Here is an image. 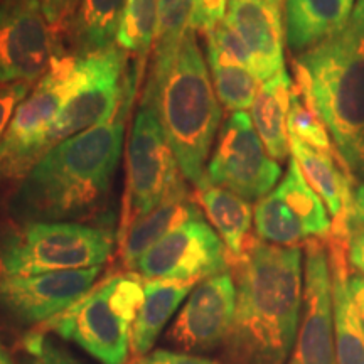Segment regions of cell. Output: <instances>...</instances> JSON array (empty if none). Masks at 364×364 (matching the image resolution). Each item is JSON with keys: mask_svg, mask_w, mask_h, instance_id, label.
<instances>
[{"mask_svg": "<svg viewBox=\"0 0 364 364\" xmlns=\"http://www.w3.org/2000/svg\"><path fill=\"white\" fill-rule=\"evenodd\" d=\"M193 14L194 0H159L154 54L144 90L156 88L171 70L182 39L191 29Z\"/></svg>", "mask_w": 364, "mask_h": 364, "instance_id": "cell-25", "label": "cell"}, {"mask_svg": "<svg viewBox=\"0 0 364 364\" xmlns=\"http://www.w3.org/2000/svg\"><path fill=\"white\" fill-rule=\"evenodd\" d=\"M258 240L279 247H299L309 240L326 241L332 233V220L300 171L295 159H289L284 179L253 209Z\"/></svg>", "mask_w": 364, "mask_h": 364, "instance_id": "cell-11", "label": "cell"}, {"mask_svg": "<svg viewBox=\"0 0 364 364\" xmlns=\"http://www.w3.org/2000/svg\"><path fill=\"white\" fill-rule=\"evenodd\" d=\"M353 216L354 223L364 225V181L359 182L353 191Z\"/></svg>", "mask_w": 364, "mask_h": 364, "instance_id": "cell-38", "label": "cell"}, {"mask_svg": "<svg viewBox=\"0 0 364 364\" xmlns=\"http://www.w3.org/2000/svg\"><path fill=\"white\" fill-rule=\"evenodd\" d=\"M230 268L228 250L201 211L182 221L136 262L145 280L199 282Z\"/></svg>", "mask_w": 364, "mask_h": 364, "instance_id": "cell-12", "label": "cell"}, {"mask_svg": "<svg viewBox=\"0 0 364 364\" xmlns=\"http://www.w3.org/2000/svg\"><path fill=\"white\" fill-rule=\"evenodd\" d=\"M129 100L118 115L54 145L12 196V211L26 223L81 221L102 209L122 157Z\"/></svg>", "mask_w": 364, "mask_h": 364, "instance_id": "cell-2", "label": "cell"}, {"mask_svg": "<svg viewBox=\"0 0 364 364\" xmlns=\"http://www.w3.org/2000/svg\"><path fill=\"white\" fill-rule=\"evenodd\" d=\"M198 198L216 233L225 243L231 265L243 255L248 241L252 240V204L231 191L211 184L199 189Z\"/></svg>", "mask_w": 364, "mask_h": 364, "instance_id": "cell-24", "label": "cell"}, {"mask_svg": "<svg viewBox=\"0 0 364 364\" xmlns=\"http://www.w3.org/2000/svg\"><path fill=\"white\" fill-rule=\"evenodd\" d=\"M0 364H14V359L11 358V354L7 353V349L0 344Z\"/></svg>", "mask_w": 364, "mask_h": 364, "instance_id": "cell-39", "label": "cell"}, {"mask_svg": "<svg viewBox=\"0 0 364 364\" xmlns=\"http://www.w3.org/2000/svg\"><path fill=\"white\" fill-rule=\"evenodd\" d=\"M140 105L157 113L184 179L203 188L223 110L196 31H188L171 70L156 88L144 90Z\"/></svg>", "mask_w": 364, "mask_h": 364, "instance_id": "cell-4", "label": "cell"}, {"mask_svg": "<svg viewBox=\"0 0 364 364\" xmlns=\"http://www.w3.org/2000/svg\"><path fill=\"white\" fill-rule=\"evenodd\" d=\"M129 53L118 46L76 54L71 86L51 130V149L71 136L112 120L129 100Z\"/></svg>", "mask_w": 364, "mask_h": 364, "instance_id": "cell-8", "label": "cell"}, {"mask_svg": "<svg viewBox=\"0 0 364 364\" xmlns=\"http://www.w3.org/2000/svg\"><path fill=\"white\" fill-rule=\"evenodd\" d=\"M206 44L215 48L218 53L223 54V56L233 59L238 65L248 68V70L255 75V63L252 54H250L247 46H245L240 36L231 29L226 21L220 22V24L213 27L211 31H208Z\"/></svg>", "mask_w": 364, "mask_h": 364, "instance_id": "cell-30", "label": "cell"}, {"mask_svg": "<svg viewBox=\"0 0 364 364\" xmlns=\"http://www.w3.org/2000/svg\"><path fill=\"white\" fill-rule=\"evenodd\" d=\"M268 2L273 4V6H275V7H279L280 11H282V6H284V2H285V0H268Z\"/></svg>", "mask_w": 364, "mask_h": 364, "instance_id": "cell-40", "label": "cell"}, {"mask_svg": "<svg viewBox=\"0 0 364 364\" xmlns=\"http://www.w3.org/2000/svg\"><path fill=\"white\" fill-rule=\"evenodd\" d=\"M354 0H285V38L295 56L331 39L348 26Z\"/></svg>", "mask_w": 364, "mask_h": 364, "instance_id": "cell-20", "label": "cell"}, {"mask_svg": "<svg viewBox=\"0 0 364 364\" xmlns=\"http://www.w3.org/2000/svg\"><path fill=\"white\" fill-rule=\"evenodd\" d=\"M144 277L132 270L107 277L46 327L100 363L125 364L132 326L144 302Z\"/></svg>", "mask_w": 364, "mask_h": 364, "instance_id": "cell-5", "label": "cell"}, {"mask_svg": "<svg viewBox=\"0 0 364 364\" xmlns=\"http://www.w3.org/2000/svg\"><path fill=\"white\" fill-rule=\"evenodd\" d=\"M287 132H289V135L297 136L299 140L311 145V147L336 157L339 162L338 150L334 147V142H332L326 125L318 120V117L314 113L312 108L304 102L302 95H300V91L295 85L292 88V95H290Z\"/></svg>", "mask_w": 364, "mask_h": 364, "instance_id": "cell-29", "label": "cell"}, {"mask_svg": "<svg viewBox=\"0 0 364 364\" xmlns=\"http://www.w3.org/2000/svg\"><path fill=\"white\" fill-rule=\"evenodd\" d=\"M102 267L39 275H0V309L19 324H48L97 284Z\"/></svg>", "mask_w": 364, "mask_h": 364, "instance_id": "cell-14", "label": "cell"}, {"mask_svg": "<svg viewBox=\"0 0 364 364\" xmlns=\"http://www.w3.org/2000/svg\"><path fill=\"white\" fill-rule=\"evenodd\" d=\"M324 243L332 282L336 359L338 364H364V334L358 324L348 289L351 275L348 260L349 243L334 238H327Z\"/></svg>", "mask_w": 364, "mask_h": 364, "instance_id": "cell-21", "label": "cell"}, {"mask_svg": "<svg viewBox=\"0 0 364 364\" xmlns=\"http://www.w3.org/2000/svg\"><path fill=\"white\" fill-rule=\"evenodd\" d=\"M159 0H129L120 29L117 36V46L125 53H132L142 63L154 46L157 29Z\"/></svg>", "mask_w": 364, "mask_h": 364, "instance_id": "cell-28", "label": "cell"}, {"mask_svg": "<svg viewBox=\"0 0 364 364\" xmlns=\"http://www.w3.org/2000/svg\"><path fill=\"white\" fill-rule=\"evenodd\" d=\"M304 250L302 314L289 364H338L332 282L326 243L322 240H309Z\"/></svg>", "mask_w": 364, "mask_h": 364, "instance_id": "cell-15", "label": "cell"}, {"mask_svg": "<svg viewBox=\"0 0 364 364\" xmlns=\"http://www.w3.org/2000/svg\"><path fill=\"white\" fill-rule=\"evenodd\" d=\"M44 17L58 34L70 31L81 0H38Z\"/></svg>", "mask_w": 364, "mask_h": 364, "instance_id": "cell-33", "label": "cell"}, {"mask_svg": "<svg viewBox=\"0 0 364 364\" xmlns=\"http://www.w3.org/2000/svg\"><path fill=\"white\" fill-rule=\"evenodd\" d=\"M349 297H351L354 312H356L358 324L364 334V277L351 273L348 280Z\"/></svg>", "mask_w": 364, "mask_h": 364, "instance_id": "cell-36", "label": "cell"}, {"mask_svg": "<svg viewBox=\"0 0 364 364\" xmlns=\"http://www.w3.org/2000/svg\"><path fill=\"white\" fill-rule=\"evenodd\" d=\"M248 48L258 81L273 78L284 68L282 11L268 0H230L226 19Z\"/></svg>", "mask_w": 364, "mask_h": 364, "instance_id": "cell-17", "label": "cell"}, {"mask_svg": "<svg viewBox=\"0 0 364 364\" xmlns=\"http://www.w3.org/2000/svg\"><path fill=\"white\" fill-rule=\"evenodd\" d=\"M58 48L38 0H0V85L38 83L61 56Z\"/></svg>", "mask_w": 364, "mask_h": 364, "instance_id": "cell-13", "label": "cell"}, {"mask_svg": "<svg viewBox=\"0 0 364 364\" xmlns=\"http://www.w3.org/2000/svg\"><path fill=\"white\" fill-rule=\"evenodd\" d=\"M348 260L354 270H358L361 273V277H364V230H361V228L353 230L348 250Z\"/></svg>", "mask_w": 364, "mask_h": 364, "instance_id": "cell-37", "label": "cell"}, {"mask_svg": "<svg viewBox=\"0 0 364 364\" xmlns=\"http://www.w3.org/2000/svg\"><path fill=\"white\" fill-rule=\"evenodd\" d=\"M230 0H194V14L191 29L206 34L213 27L226 19Z\"/></svg>", "mask_w": 364, "mask_h": 364, "instance_id": "cell-32", "label": "cell"}, {"mask_svg": "<svg viewBox=\"0 0 364 364\" xmlns=\"http://www.w3.org/2000/svg\"><path fill=\"white\" fill-rule=\"evenodd\" d=\"M196 211L199 209L191 199L184 176L179 174L171 182L161 203L147 215L139 218L124 235L117 238L120 258L127 270H135L136 262L154 245L159 243L167 233H171L182 221L193 216Z\"/></svg>", "mask_w": 364, "mask_h": 364, "instance_id": "cell-19", "label": "cell"}, {"mask_svg": "<svg viewBox=\"0 0 364 364\" xmlns=\"http://www.w3.org/2000/svg\"><path fill=\"white\" fill-rule=\"evenodd\" d=\"M73 68L75 56H58L16 108L0 140V181H22L51 150V130L70 91Z\"/></svg>", "mask_w": 364, "mask_h": 364, "instance_id": "cell-7", "label": "cell"}, {"mask_svg": "<svg viewBox=\"0 0 364 364\" xmlns=\"http://www.w3.org/2000/svg\"><path fill=\"white\" fill-rule=\"evenodd\" d=\"M280 176V164L268 156L248 113H231L218 134L203 188L220 186L247 201H260L272 193Z\"/></svg>", "mask_w": 364, "mask_h": 364, "instance_id": "cell-10", "label": "cell"}, {"mask_svg": "<svg viewBox=\"0 0 364 364\" xmlns=\"http://www.w3.org/2000/svg\"><path fill=\"white\" fill-rule=\"evenodd\" d=\"M31 83H6L0 85V140L6 134L11 118L19 103L29 95Z\"/></svg>", "mask_w": 364, "mask_h": 364, "instance_id": "cell-34", "label": "cell"}, {"mask_svg": "<svg viewBox=\"0 0 364 364\" xmlns=\"http://www.w3.org/2000/svg\"><path fill=\"white\" fill-rule=\"evenodd\" d=\"M135 364H218L208 358L194 356L188 353H172V351H154L136 359Z\"/></svg>", "mask_w": 364, "mask_h": 364, "instance_id": "cell-35", "label": "cell"}, {"mask_svg": "<svg viewBox=\"0 0 364 364\" xmlns=\"http://www.w3.org/2000/svg\"><path fill=\"white\" fill-rule=\"evenodd\" d=\"M295 86L326 125L341 167L364 179V0L341 33L294 58Z\"/></svg>", "mask_w": 364, "mask_h": 364, "instance_id": "cell-3", "label": "cell"}, {"mask_svg": "<svg viewBox=\"0 0 364 364\" xmlns=\"http://www.w3.org/2000/svg\"><path fill=\"white\" fill-rule=\"evenodd\" d=\"M230 268L236 312L225 343L226 363L287 364L302 314V248L252 238Z\"/></svg>", "mask_w": 364, "mask_h": 364, "instance_id": "cell-1", "label": "cell"}, {"mask_svg": "<svg viewBox=\"0 0 364 364\" xmlns=\"http://www.w3.org/2000/svg\"><path fill=\"white\" fill-rule=\"evenodd\" d=\"M236 312V284L230 270L199 282L167 332L188 353L225 344Z\"/></svg>", "mask_w": 364, "mask_h": 364, "instance_id": "cell-16", "label": "cell"}, {"mask_svg": "<svg viewBox=\"0 0 364 364\" xmlns=\"http://www.w3.org/2000/svg\"><path fill=\"white\" fill-rule=\"evenodd\" d=\"M129 0H81L71 26L78 54H88L117 44L118 29Z\"/></svg>", "mask_w": 364, "mask_h": 364, "instance_id": "cell-26", "label": "cell"}, {"mask_svg": "<svg viewBox=\"0 0 364 364\" xmlns=\"http://www.w3.org/2000/svg\"><path fill=\"white\" fill-rule=\"evenodd\" d=\"M27 356L21 364H76L65 351L43 336H31L26 343Z\"/></svg>", "mask_w": 364, "mask_h": 364, "instance_id": "cell-31", "label": "cell"}, {"mask_svg": "<svg viewBox=\"0 0 364 364\" xmlns=\"http://www.w3.org/2000/svg\"><path fill=\"white\" fill-rule=\"evenodd\" d=\"M290 152L300 171L316 191L332 216V233L329 238L349 243L353 235V181L338 159L311 147L297 136L289 135Z\"/></svg>", "mask_w": 364, "mask_h": 364, "instance_id": "cell-18", "label": "cell"}, {"mask_svg": "<svg viewBox=\"0 0 364 364\" xmlns=\"http://www.w3.org/2000/svg\"><path fill=\"white\" fill-rule=\"evenodd\" d=\"M208 63L211 68L216 97L223 107L231 113L247 112L252 108L255 97L260 90V81L257 76L248 68L223 56L211 46H208Z\"/></svg>", "mask_w": 364, "mask_h": 364, "instance_id": "cell-27", "label": "cell"}, {"mask_svg": "<svg viewBox=\"0 0 364 364\" xmlns=\"http://www.w3.org/2000/svg\"><path fill=\"white\" fill-rule=\"evenodd\" d=\"M198 284L174 280H145L144 302L132 326L130 353L136 358L149 354L177 307Z\"/></svg>", "mask_w": 364, "mask_h": 364, "instance_id": "cell-22", "label": "cell"}, {"mask_svg": "<svg viewBox=\"0 0 364 364\" xmlns=\"http://www.w3.org/2000/svg\"><path fill=\"white\" fill-rule=\"evenodd\" d=\"M115 233L73 221L26 223L0 248V275H39L103 267Z\"/></svg>", "mask_w": 364, "mask_h": 364, "instance_id": "cell-6", "label": "cell"}, {"mask_svg": "<svg viewBox=\"0 0 364 364\" xmlns=\"http://www.w3.org/2000/svg\"><path fill=\"white\" fill-rule=\"evenodd\" d=\"M181 174L162 124L152 108L140 105L127 147V186L118 236L161 203Z\"/></svg>", "mask_w": 364, "mask_h": 364, "instance_id": "cell-9", "label": "cell"}, {"mask_svg": "<svg viewBox=\"0 0 364 364\" xmlns=\"http://www.w3.org/2000/svg\"><path fill=\"white\" fill-rule=\"evenodd\" d=\"M292 80L287 70L263 81L252 105V122L260 135L268 156L273 161H285L290 154L287 117L292 95Z\"/></svg>", "mask_w": 364, "mask_h": 364, "instance_id": "cell-23", "label": "cell"}]
</instances>
